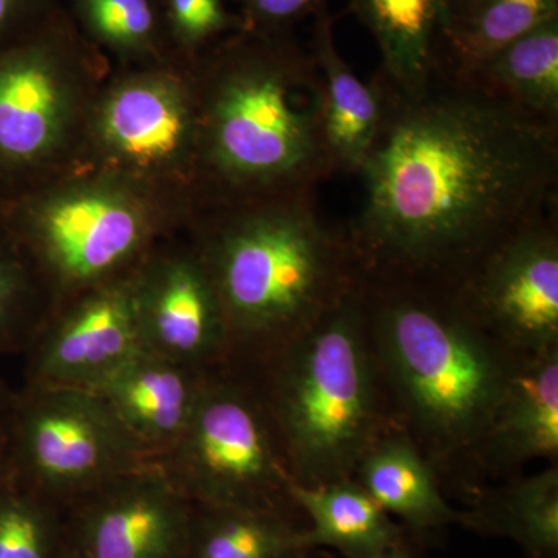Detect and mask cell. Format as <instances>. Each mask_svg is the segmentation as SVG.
Returning <instances> with one entry per match:
<instances>
[{
	"label": "cell",
	"instance_id": "obj_1",
	"mask_svg": "<svg viewBox=\"0 0 558 558\" xmlns=\"http://www.w3.org/2000/svg\"><path fill=\"white\" fill-rule=\"evenodd\" d=\"M381 80L384 123L347 230L363 271L449 284L557 208V124L472 81L403 92Z\"/></svg>",
	"mask_w": 558,
	"mask_h": 558
},
{
	"label": "cell",
	"instance_id": "obj_2",
	"mask_svg": "<svg viewBox=\"0 0 558 558\" xmlns=\"http://www.w3.org/2000/svg\"><path fill=\"white\" fill-rule=\"evenodd\" d=\"M360 295L377 371L429 458L475 453L515 355L439 282L362 270Z\"/></svg>",
	"mask_w": 558,
	"mask_h": 558
},
{
	"label": "cell",
	"instance_id": "obj_3",
	"mask_svg": "<svg viewBox=\"0 0 558 558\" xmlns=\"http://www.w3.org/2000/svg\"><path fill=\"white\" fill-rule=\"evenodd\" d=\"M325 92L292 33L242 32L209 68L199 135L209 174L238 204L315 194L333 174Z\"/></svg>",
	"mask_w": 558,
	"mask_h": 558
},
{
	"label": "cell",
	"instance_id": "obj_4",
	"mask_svg": "<svg viewBox=\"0 0 558 558\" xmlns=\"http://www.w3.org/2000/svg\"><path fill=\"white\" fill-rule=\"evenodd\" d=\"M230 336L227 363H248L295 339L359 284L348 231L319 216L315 194L238 204L196 250Z\"/></svg>",
	"mask_w": 558,
	"mask_h": 558
},
{
	"label": "cell",
	"instance_id": "obj_5",
	"mask_svg": "<svg viewBox=\"0 0 558 558\" xmlns=\"http://www.w3.org/2000/svg\"><path fill=\"white\" fill-rule=\"evenodd\" d=\"M258 389L288 457L293 483L354 478L379 438V371L360 279L328 314L264 357L229 363Z\"/></svg>",
	"mask_w": 558,
	"mask_h": 558
},
{
	"label": "cell",
	"instance_id": "obj_6",
	"mask_svg": "<svg viewBox=\"0 0 558 558\" xmlns=\"http://www.w3.org/2000/svg\"><path fill=\"white\" fill-rule=\"evenodd\" d=\"M157 465L193 505L295 508L288 457L266 403L242 371H209L186 427Z\"/></svg>",
	"mask_w": 558,
	"mask_h": 558
},
{
	"label": "cell",
	"instance_id": "obj_7",
	"mask_svg": "<svg viewBox=\"0 0 558 558\" xmlns=\"http://www.w3.org/2000/svg\"><path fill=\"white\" fill-rule=\"evenodd\" d=\"M9 435L11 476L61 512L106 481L153 462L94 389L22 385Z\"/></svg>",
	"mask_w": 558,
	"mask_h": 558
},
{
	"label": "cell",
	"instance_id": "obj_8",
	"mask_svg": "<svg viewBox=\"0 0 558 558\" xmlns=\"http://www.w3.org/2000/svg\"><path fill=\"white\" fill-rule=\"evenodd\" d=\"M150 234L148 213L116 186H78L44 202L33 211L25 244L57 295L49 312L134 270L148 255Z\"/></svg>",
	"mask_w": 558,
	"mask_h": 558
},
{
	"label": "cell",
	"instance_id": "obj_9",
	"mask_svg": "<svg viewBox=\"0 0 558 558\" xmlns=\"http://www.w3.org/2000/svg\"><path fill=\"white\" fill-rule=\"evenodd\" d=\"M444 286L515 357L558 347L557 208Z\"/></svg>",
	"mask_w": 558,
	"mask_h": 558
},
{
	"label": "cell",
	"instance_id": "obj_10",
	"mask_svg": "<svg viewBox=\"0 0 558 558\" xmlns=\"http://www.w3.org/2000/svg\"><path fill=\"white\" fill-rule=\"evenodd\" d=\"M193 510L148 462L72 502L62 512L64 545L92 558H185Z\"/></svg>",
	"mask_w": 558,
	"mask_h": 558
},
{
	"label": "cell",
	"instance_id": "obj_11",
	"mask_svg": "<svg viewBox=\"0 0 558 558\" xmlns=\"http://www.w3.org/2000/svg\"><path fill=\"white\" fill-rule=\"evenodd\" d=\"M143 351L130 271L47 314L24 352V384L92 389Z\"/></svg>",
	"mask_w": 558,
	"mask_h": 558
},
{
	"label": "cell",
	"instance_id": "obj_12",
	"mask_svg": "<svg viewBox=\"0 0 558 558\" xmlns=\"http://www.w3.org/2000/svg\"><path fill=\"white\" fill-rule=\"evenodd\" d=\"M132 278L146 352L201 371L227 365L229 326L196 250L146 255Z\"/></svg>",
	"mask_w": 558,
	"mask_h": 558
},
{
	"label": "cell",
	"instance_id": "obj_13",
	"mask_svg": "<svg viewBox=\"0 0 558 558\" xmlns=\"http://www.w3.org/2000/svg\"><path fill=\"white\" fill-rule=\"evenodd\" d=\"M64 44L51 35L0 51V160L31 165L60 146L73 116Z\"/></svg>",
	"mask_w": 558,
	"mask_h": 558
},
{
	"label": "cell",
	"instance_id": "obj_14",
	"mask_svg": "<svg viewBox=\"0 0 558 558\" xmlns=\"http://www.w3.org/2000/svg\"><path fill=\"white\" fill-rule=\"evenodd\" d=\"M102 148L137 170H156L185 159L199 135L193 97L167 73L121 81L106 95L97 117Z\"/></svg>",
	"mask_w": 558,
	"mask_h": 558
},
{
	"label": "cell",
	"instance_id": "obj_15",
	"mask_svg": "<svg viewBox=\"0 0 558 558\" xmlns=\"http://www.w3.org/2000/svg\"><path fill=\"white\" fill-rule=\"evenodd\" d=\"M208 373L143 351L92 389L156 461L189 424Z\"/></svg>",
	"mask_w": 558,
	"mask_h": 558
},
{
	"label": "cell",
	"instance_id": "obj_16",
	"mask_svg": "<svg viewBox=\"0 0 558 558\" xmlns=\"http://www.w3.org/2000/svg\"><path fill=\"white\" fill-rule=\"evenodd\" d=\"M476 457L490 469H513L558 457V347L515 357Z\"/></svg>",
	"mask_w": 558,
	"mask_h": 558
},
{
	"label": "cell",
	"instance_id": "obj_17",
	"mask_svg": "<svg viewBox=\"0 0 558 558\" xmlns=\"http://www.w3.org/2000/svg\"><path fill=\"white\" fill-rule=\"evenodd\" d=\"M311 54L325 92V142L333 172L360 175L384 123L387 89L379 73L363 83L341 58L329 10L314 16Z\"/></svg>",
	"mask_w": 558,
	"mask_h": 558
},
{
	"label": "cell",
	"instance_id": "obj_18",
	"mask_svg": "<svg viewBox=\"0 0 558 558\" xmlns=\"http://www.w3.org/2000/svg\"><path fill=\"white\" fill-rule=\"evenodd\" d=\"M557 17L558 0H444L436 75L468 81L499 51Z\"/></svg>",
	"mask_w": 558,
	"mask_h": 558
},
{
	"label": "cell",
	"instance_id": "obj_19",
	"mask_svg": "<svg viewBox=\"0 0 558 558\" xmlns=\"http://www.w3.org/2000/svg\"><path fill=\"white\" fill-rule=\"evenodd\" d=\"M290 497L311 521L301 535L304 548L374 558L403 543L402 529L355 478L322 486L293 483Z\"/></svg>",
	"mask_w": 558,
	"mask_h": 558
},
{
	"label": "cell",
	"instance_id": "obj_20",
	"mask_svg": "<svg viewBox=\"0 0 558 558\" xmlns=\"http://www.w3.org/2000/svg\"><path fill=\"white\" fill-rule=\"evenodd\" d=\"M354 478L371 497L413 531L459 523V513L440 494L429 461L413 439L381 433L360 459Z\"/></svg>",
	"mask_w": 558,
	"mask_h": 558
},
{
	"label": "cell",
	"instance_id": "obj_21",
	"mask_svg": "<svg viewBox=\"0 0 558 558\" xmlns=\"http://www.w3.org/2000/svg\"><path fill=\"white\" fill-rule=\"evenodd\" d=\"M380 51L379 73L396 89H421L436 75L444 0H348Z\"/></svg>",
	"mask_w": 558,
	"mask_h": 558
},
{
	"label": "cell",
	"instance_id": "obj_22",
	"mask_svg": "<svg viewBox=\"0 0 558 558\" xmlns=\"http://www.w3.org/2000/svg\"><path fill=\"white\" fill-rule=\"evenodd\" d=\"M459 523L478 534L510 538L531 558H558V469L480 492Z\"/></svg>",
	"mask_w": 558,
	"mask_h": 558
},
{
	"label": "cell",
	"instance_id": "obj_23",
	"mask_svg": "<svg viewBox=\"0 0 558 558\" xmlns=\"http://www.w3.org/2000/svg\"><path fill=\"white\" fill-rule=\"evenodd\" d=\"M468 81L558 126V17L510 44Z\"/></svg>",
	"mask_w": 558,
	"mask_h": 558
},
{
	"label": "cell",
	"instance_id": "obj_24",
	"mask_svg": "<svg viewBox=\"0 0 558 558\" xmlns=\"http://www.w3.org/2000/svg\"><path fill=\"white\" fill-rule=\"evenodd\" d=\"M185 558H281L304 548L289 512L193 505Z\"/></svg>",
	"mask_w": 558,
	"mask_h": 558
},
{
	"label": "cell",
	"instance_id": "obj_25",
	"mask_svg": "<svg viewBox=\"0 0 558 558\" xmlns=\"http://www.w3.org/2000/svg\"><path fill=\"white\" fill-rule=\"evenodd\" d=\"M62 512L11 476L0 487V558H57Z\"/></svg>",
	"mask_w": 558,
	"mask_h": 558
},
{
	"label": "cell",
	"instance_id": "obj_26",
	"mask_svg": "<svg viewBox=\"0 0 558 558\" xmlns=\"http://www.w3.org/2000/svg\"><path fill=\"white\" fill-rule=\"evenodd\" d=\"M75 9L102 46L124 54L154 49L157 17L150 0H75Z\"/></svg>",
	"mask_w": 558,
	"mask_h": 558
},
{
	"label": "cell",
	"instance_id": "obj_27",
	"mask_svg": "<svg viewBox=\"0 0 558 558\" xmlns=\"http://www.w3.org/2000/svg\"><path fill=\"white\" fill-rule=\"evenodd\" d=\"M35 275L24 258L0 245V354H24L46 315L33 310Z\"/></svg>",
	"mask_w": 558,
	"mask_h": 558
},
{
	"label": "cell",
	"instance_id": "obj_28",
	"mask_svg": "<svg viewBox=\"0 0 558 558\" xmlns=\"http://www.w3.org/2000/svg\"><path fill=\"white\" fill-rule=\"evenodd\" d=\"M171 28L186 49L205 46L229 31H244L241 17L227 10L223 0H168Z\"/></svg>",
	"mask_w": 558,
	"mask_h": 558
},
{
	"label": "cell",
	"instance_id": "obj_29",
	"mask_svg": "<svg viewBox=\"0 0 558 558\" xmlns=\"http://www.w3.org/2000/svg\"><path fill=\"white\" fill-rule=\"evenodd\" d=\"M245 32L289 33L296 22L317 16L328 0H238Z\"/></svg>",
	"mask_w": 558,
	"mask_h": 558
},
{
	"label": "cell",
	"instance_id": "obj_30",
	"mask_svg": "<svg viewBox=\"0 0 558 558\" xmlns=\"http://www.w3.org/2000/svg\"><path fill=\"white\" fill-rule=\"evenodd\" d=\"M35 0H0V39L20 27L28 16Z\"/></svg>",
	"mask_w": 558,
	"mask_h": 558
},
{
	"label": "cell",
	"instance_id": "obj_31",
	"mask_svg": "<svg viewBox=\"0 0 558 558\" xmlns=\"http://www.w3.org/2000/svg\"><path fill=\"white\" fill-rule=\"evenodd\" d=\"M10 411V410H9ZM11 478L9 413L0 416V487Z\"/></svg>",
	"mask_w": 558,
	"mask_h": 558
},
{
	"label": "cell",
	"instance_id": "obj_32",
	"mask_svg": "<svg viewBox=\"0 0 558 558\" xmlns=\"http://www.w3.org/2000/svg\"><path fill=\"white\" fill-rule=\"evenodd\" d=\"M14 395H16V389H11L7 381L0 377V416L9 413Z\"/></svg>",
	"mask_w": 558,
	"mask_h": 558
},
{
	"label": "cell",
	"instance_id": "obj_33",
	"mask_svg": "<svg viewBox=\"0 0 558 558\" xmlns=\"http://www.w3.org/2000/svg\"><path fill=\"white\" fill-rule=\"evenodd\" d=\"M374 558H413L410 556L409 550H407L405 545L400 543V545L395 546V548L388 549L387 553L380 554V556Z\"/></svg>",
	"mask_w": 558,
	"mask_h": 558
},
{
	"label": "cell",
	"instance_id": "obj_34",
	"mask_svg": "<svg viewBox=\"0 0 558 558\" xmlns=\"http://www.w3.org/2000/svg\"><path fill=\"white\" fill-rule=\"evenodd\" d=\"M315 549L307 548H299L295 550H290V553L286 554L281 558H317L314 554Z\"/></svg>",
	"mask_w": 558,
	"mask_h": 558
},
{
	"label": "cell",
	"instance_id": "obj_35",
	"mask_svg": "<svg viewBox=\"0 0 558 558\" xmlns=\"http://www.w3.org/2000/svg\"><path fill=\"white\" fill-rule=\"evenodd\" d=\"M57 558H92L84 556V554L78 553V550L70 549L68 546L62 543V548L60 550V554H58Z\"/></svg>",
	"mask_w": 558,
	"mask_h": 558
}]
</instances>
